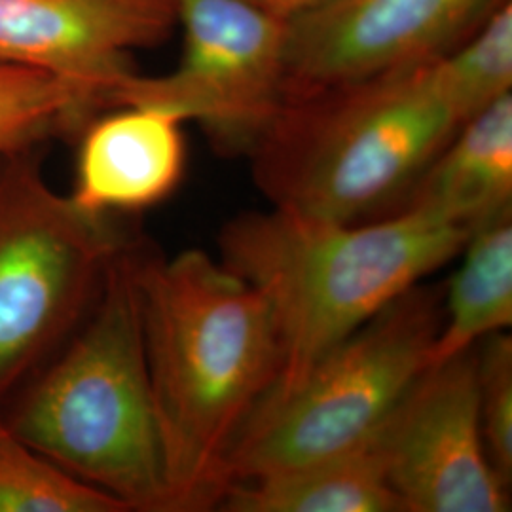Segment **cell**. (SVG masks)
Here are the masks:
<instances>
[{
	"mask_svg": "<svg viewBox=\"0 0 512 512\" xmlns=\"http://www.w3.org/2000/svg\"><path fill=\"white\" fill-rule=\"evenodd\" d=\"M469 236L420 209L355 224L277 207L230 220L217 239L220 264L262 294L277 332L281 365L266 397L289 393L349 334L459 256Z\"/></svg>",
	"mask_w": 512,
	"mask_h": 512,
	"instance_id": "cell-2",
	"label": "cell"
},
{
	"mask_svg": "<svg viewBox=\"0 0 512 512\" xmlns=\"http://www.w3.org/2000/svg\"><path fill=\"white\" fill-rule=\"evenodd\" d=\"M167 512L209 511L241 429L281 355L262 294L200 249L171 258L131 243Z\"/></svg>",
	"mask_w": 512,
	"mask_h": 512,
	"instance_id": "cell-1",
	"label": "cell"
},
{
	"mask_svg": "<svg viewBox=\"0 0 512 512\" xmlns=\"http://www.w3.org/2000/svg\"><path fill=\"white\" fill-rule=\"evenodd\" d=\"M177 23L175 0H0V61L61 82L86 128L133 73L131 50L162 44Z\"/></svg>",
	"mask_w": 512,
	"mask_h": 512,
	"instance_id": "cell-10",
	"label": "cell"
},
{
	"mask_svg": "<svg viewBox=\"0 0 512 512\" xmlns=\"http://www.w3.org/2000/svg\"><path fill=\"white\" fill-rule=\"evenodd\" d=\"M478 416L497 475L512 480V340L495 332L478 344Z\"/></svg>",
	"mask_w": 512,
	"mask_h": 512,
	"instance_id": "cell-18",
	"label": "cell"
},
{
	"mask_svg": "<svg viewBox=\"0 0 512 512\" xmlns=\"http://www.w3.org/2000/svg\"><path fill=\"white\" fill-rule=\"evenodd\" d=\"M126 505L40 456L0 412V512H126Z\"/></svg>",
	"mask_w": 512,
	"mask_h": 512,
	"instance_id": "cell-15",
	"label": "cell"
},
{
	"mask_svg": "<svg viewBox=\"0 0 512 512\" xmlns=\"http://www.w3.org/2000/svg\"><path fill=\"white\" fill-rule=\"evenodd\" d=\"M73 93L50 74L0 61V154L37 147L54 133L78 135Z\"/></svg>",
	"mask_w": 512,
	"mask_h": 512,
	"instance_id": "cell-17",
	"label": "cell"
},
{
	"mask_svg": "<svg viewBox=\"0 0 512 512\" xmlns=\"http://www.w3.org/2000/svg\"><path fill=\"white\" fill-rule=\"evenodd\" d=\"M183 55L171 73H131L109 109L135 105L198 122L222 152H249L287 99V21L241 0H175Z\"/></svg>",
	"mask_w": 512,
	"mask_h": 512,
	"instance_id": "cell-7",
	"label": "cell"
},
{
	"mask_svg": "<svg viewBox=\"0 0 512 512\" xmlns=\"http://www.w3.org/2000/svg\"><path fill=\"white\" fill-rule=\"evenodd\" d=\"M241 2L253 6L268 16L289 21V19L296 18L311 8L319 6L325 0H241Z\"/></svg>",
	"mask_w": 512,
	"mask_h": 512,
	"instance_id": "cell-19",
	"label": "cell"
},
{
	"mask_svg": "<svg viewBox=\"0 0 512 512\" xmlns=\"http://www.w3.org/2000/svg\"><path fill=\"white\" fill-rule=\"evenodd\" d=\"M442 294L418 283L311 366L289 393L262 399L226 459L224 492L372 439L429 368Z\"/></svg>",
	"mask_w": 512,
	"mask_h": 512,
	"instance_id": "cell-5",
	"label": "cell"
},
{
	"mask_svg": "<svg viewBox=\"0 0 512 512\" xmlns=\"http://www.w3.org/2000/svg\"><path fill=\"white\" fill-rule=\"evenodd\" d=\"M382 431V429H380ZM380 431L348 452L226 488L228 512H403L393 492Z\"/></svg>",
	"mask_w": 512,
	"mask_h": 512,
	"instance_id": "cell-13",
	"label": "cell"
},
{
	"mask_svg": "<svg viewBox=\"0 0 512 512\" xmlns=\"http://www.w3.org/2000/svg\"><path fill=\"white\" fill-rule=\"evenodd\" d=\"M403 512L511 511L478 416V346L429 366L380 431Z\"/></svg>",
	"mask_w": 512,
	"mask_h": 512,
	"instance_id": "cell-8",
	"label": "cell"
},
{
	"mask_svg": "<svg viewBox=\"0 0 512 512\" xmlns=\"http://www.w3.org/2000/svg\"><path fill=\"white\" fill-rule=\"evenodd\" d=\"M124 245L55 192L37 147L0 154V412L86 317Z\"/></svg>",
	"mask_w": 512,
	"mask_h": 512,
	"instance_id": "cell-6",
	"label": "cell"
},
{
	"mask_svg": "<svg viewBox=\"0 0 512 512\" xmlns=\"http://www.w3.org/2000/svg\"><path fill=\"white\" fill-rule=\"evenodd\" d=\"M463 124L435 57L287 95L247 154L272 207L355 224L399 213Z\"/></svg>",
	"mask_w": 512,
	"mask_h": 512,
	"instance_id": "cell-3",
	"label": "cell"
},
{
	"mask_svg": "<svg viewBox=\"0 0 512 512\" xmlns=\"http://www.w3.org/2000/svg\"><path fill=\"white\" fill-rule=\"evenodd\" d=\"M509 0H325L287 21V95L452 52Z\"/></svg>",
	"mask_w": 512,
	"mask_h": 512,
	"instance_id": "cell-9",
	"label": "cell"
},
{
	"mask_svg": "<svg viewBox=\"0 0 512 512\" xmlns=\"http://www.w3.org/2000/svg\"><path fill=\"white\" fill-rule=\"evenodd\" d=\"M442 294V325L429 366L478 346L512 325V209L476 226Z\"/></svg>",
	"mask_w": 512,
	"mask_h": 512,
	"instance_id": "cell-14",
	"label": "cell"
},
{
	"mask_svg": "<svg viewBox=\"0 0 512 512\" xmlns=\"http://www.w3.org/2000/svg\"><path fill=\"white\" fill-rule=\"evenodd\" d=\"M183 124L164 110L135 105L93 118L82 131L71 198L105 217L164 202L186 169Z\"/></svg>",
	"mask_w": 512,
	"mask_h": 512,
	"instance_id": "cell-11",
	"label": "cell"
},
{
	"mask_svg": "<svg viewBox=\"0 0 512 512\" xmlns=\"http://www.w3.org/2000/svg\"><path fill=\"white\" fill-rule=\"evenodd\" d=\"M403 209L469 232L512 209V93L456 131L423 169Z\"/></svg>",
	"mask_w": 512,
	"mask_h": 512,
	"instance_id": "cell-12",
	"label": "cell"
},
{
	"mask_svg": "<svg viewBox=\"0 0 512 512\" xmlns=\"http://www.w3.org/2000/svg\"><path fill=\"white\" fill-rule=\"evenodd\" d=\"M2 416L40 456L128 511L167 512L131 243L112 258L86 317Z\"/></svg>",
	"mask_w": 512,
	"mask_h": 512,
	"instance_id": "cell-4",
	"label": "cell"
},
{
	"mask_svg": "<svg viewBox=\"0 0 512 512\" xmlns=\"http://www.w3.org/2000/svg\"><path fill=\"white\" fill-rule=\"evenodd\" d=\"M439 71L463 122L511 95L512 0L503 4L473 37L440 55Z\"/></svg>",
	"mask_w": 512,
	"mask_h": 512,
	"instance_id": "cell-16",
	"label": "cell"
}]
</instances>
